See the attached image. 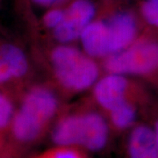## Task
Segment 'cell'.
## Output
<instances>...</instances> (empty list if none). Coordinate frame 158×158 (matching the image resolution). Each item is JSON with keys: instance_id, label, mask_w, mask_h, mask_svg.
<instances>
[{"instance_id": "cell-1", "label": "cell", "mask_w": 158, "mask_h": 158, "mask_svg": "<svg viewBox=\"0 0 158 158\" xmlns=\"http://www.w3.org/2000/svg\"><path fill=\"white\" fill-rule=\"evenodd\" d=\"M57 107L56 97L49 89L44 86L30 89L23 97L11 120L13 137L24 143L36 140L55 116Z\"/></svg>"}, {"instance_id": "cell-2", "label": "cell", "mask_w": 158, "mask_h": 158, "mask_svg": "<svg viewBox=\"0 0 158 158\" xmlns=\"http://www.w3.org/2000/svg\"><path fill=\"white\" fill-rule=\"evenodd\" d=\"M108 126L96 113L72 114L62 118L54 128L52 139L58 147L81 146L90 151H99L108 140Z\"/></svg>"}, {"instance_id": "cell-3", "label": "cell", "mask_w": 158, "mask_h": 158, "mask_svg": "<svg viewBox=\"0 0 158 158\" xmlns=\"http://www.w3.org/2000/svg\"><path fill=\"white\" fill-rule=\"evenodd\" d=\"M51 63L57 81L70 91H83L95 85L99 69L92 57L68 44L55 48Z\"/></svg>"}, {"instance_id": "cell-4", "label": "cell", "mask_w": 158, "mask_h": 158, "mask_svg": "<svg viewBox=\"0 0 158 158\" xmlns=\"http://www.w3.org/2000/svg\"><path fill=\"white\" fill-rule=\"evenodd\" d=\"M108 73L149 76L158 72V40L141 38L106 59Z\"/></svg>"}, {"instance_id": "cell-5", "label": "cell", "mask_w": 158, "mask_h": 158, "mask_svg": "<svg viewBox=\"0 0 158 158\" xmlns=\"http://www.w3.org/2000/svg\"><path fill=\"white\" fill-rule=\"evenodd\" d=\"M64 11L63 20L53 33L57 41L69 44L79 39L85 27L92 21L95 7L90 0H76Z\"/></svg>"}, {"instance_id": "cell-6", "label": "cell", "mask_w": 158, "mask_h": 158, "mask_svg": "<svg viewBox=\"0 0 158 158\" xmlns=\"http://www.w3.org/2000/svg\"><path fill=\"white\" fill-rule=\"evenodd\" d=\"M105 22L108 56L124 50L136 40L138 26L133 14L118 12Z\"/></svg>"}, {"instance_id": "cell-7", "label": "cell", "mask_w": 158, "mask_h": 158, "mask_svg": "<svg viewBox=\"0 0 158 158\" xmlns=\"http://www.w3.org/2000/svg\"><path fill=\"white\" fill-rule=\"evenodd\" d=\"M128 81L126 76L108 73L97 81L94 88V96L98 105L110 112L118 105L127 101Z\"/></svg>"}, {"instance_id": "cell-8", "label": "cell", "mask_w": 158, "mask_h": 158, "mask_svg": "<svg viewBox=\"0 0 158 158\" xmlns=\"http://www.w3.org/2000/svg\"><path fill=\"white\" fill-rule=\"evenodd\" d=\"M128 158H158L154 132L146 125L135 127L128 140Z\"/></svg>"}, {"instance_id": "cell-9", "label": "cell", "mask_w": 158, "mask_h": 158, "mask_svg": "<svg viewBox=\"0 0 158 158\" xmlns=\"http://www.w3.org/2000/svg\"><path fill=\"white\" fill-rule=\"evenodd\" d=\"M105 27V21H91L79 38L84 51L92 58L108 57Z\"/></svg>"}, {"instance_id": "cell-10", "label": "cell", "mask_w": 158, "mask_h": 158, "mask_svg": "<svg viewBox=\"0 0 158 158\" xmlns=\"http://www.w3.org/2000/svg\"><path fill=\"white\" fill-rule=\"evenodd\" d=\"M0 61L8 69L12 79L22 78L28 72L27 58L22 49L14 44H0Z\"/></svg>"}, {"instance_id": "cell-11", "label": "cell", "mask_w": 158, "mask_h": 158, "mask_svg": "<svg viewBox=\"0 0 158 158\" xmlns=\"http://www.w3.org/2000/svg\"><path fill=\"white\" fill-rule=\"evenodd\" d=\"M109 113L112 123L118 129L128 128L136 119L135 107L127 100L113 108Z\"/></svg>"}, {"instance_id": "cell-12", "label": "cell", "mask_w": 158, "mask_h": 158, "mask_svg": "<svg viewBox=\"0 0 158 158\" xmlns=\"http://www.w3.org/2000/svg\"><path fill=\"white\" fill-rule=\"evenodd\" d=\"M14 113V107L11 99L0 92V131L11 125Z\"/></svg>"}, {"instance_id": "cell-13", "label": "cell", "mask_w": 158, "mask_h": 158, "mask_svg": "<svg viewBox=\"0 0 158 158\" xmlns=\"http://www.w3.org/2000/svg\"><path fill=\"white\" fill-rule=\"evenodd\" d=\"M141 13L145 22L158 29V0H144L141 4Z\"/></svg>"}, {"instance_id": "cell-14", "label": "cell", "mask_w": 158, "mask_h": 158, "mask_svg": "<svg viewBox=\"0 0 158 158\" xmlns=\"http://www.w3.org/2000/svg\"><path fill=\"white\" fill-rule=\"evenodd\" d=\"M65 11L58 8H53L46 12L43 16V24L47 28L54 30L62 23Z\"/></svg>"}, {"instance_id": "cell-15", "label": "cell", "mask_w": 158, "mask_h": 158, "mask_svg": "<svg viewBox=\"0 0 158 158\" xmlns=\"http://www.w3.org/2000/svg\"><path fill=\"white\" fill-rule=\"evenodd\" d=\"M44 158H83V156L70 148L59 147L58 149L51 152Z\"/></svg>"}, {"instance_id": "cell-16", "label": "cell", "mask_w": 158, "mask_h": 158, "mask_svg": "<svg viewBox=\"0 0 158 158\" xmlns=\"http://www.w3.org/2000/svg\"><path fill=\"white\" fill-rule=\"evenodd\" d=\"M11 80H12V78H11L8 69L4 65V63L0 61V85L6 84V83L10 82Z\"/></svg>"}, {"instance_id": "cell-17", "label": "cell", "mask_w": 158, "mask_h": 158, "mask_svg": "<svg viewBox=\"0 0 158 158\" xmlns=\"http://www.w3.org/2000/svg\"><path fill=\"white\" fill-rule=\"evenodd\" d=\"M62 0H32V2L36 6L41 7H49L56 5L57 3L61 2Z\"/></svg>"}, {"instance_id": "cell-18", "label": "cell", "mask_w": 158, "mask_h": 158, "mask_svg": "<svg viewBox=\"0 0 158 158\" xmlns=\"http://www.w3.org/2000/svg\"><path fill=\"white\" fill-rule=\"evenodd\" d=\"M153 132H154V135H155V139H156V146L158 148V118L156 120L155 125H154V127L152 128Z\"/></svg>"}]
</instances>
